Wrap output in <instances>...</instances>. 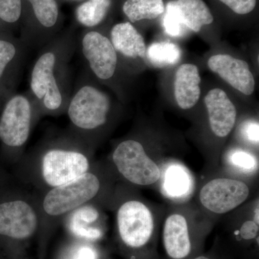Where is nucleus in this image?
Returning a JSON list of instances; mask_svg holds the SVG:
<instances>
[{"label": "nucleus", "instance_id": "obj_1", "mask_svg": "<svg viewBox=\"0 0 259 259\" xmlns=\"http://www.w3.org/2000/svg\"><path fill=\"white\" fill-rule=\"evenodd\" d=\"M76 44L74 32L68 30L42 47L32 67L28 90L40 110L56 112L66 109L72 93L70 61Z\"/></svg>", "mask_w": 259, "mask_h": 259}, {"label": "nucleus", "instance_id": "obj_2", "mask_svg": "<svg viewBox=\"0 0 259 259\" xmlns=\"http://www.w3.org/2000/svg\"><path fill=\"white\" fill-rule=\"evenodd\" d=\"M94 80L88 69L83 71L66 107L71 123L81 131H94L105 125L112 110L111 98Z\"/></svg>", "mask_w": 259, "mask_h": 259}, {"label": "nucleus", "instance_id": "obj_3", "mask_svg": "<svg viewBox=\"0 0 259 259\" xmlns=\"http://www.w3.org/2000/svg\"><path fill=\"white\" fill-rule=\"evenodd\" d=\"M38 109L29 91L7 99L0 117L2 142L12 148L23 146L30 136L34 112Z\"/></svg>", "mask_w": 259, "mask_h": 259}, {"label": "nucleus", "instance_id": "obj_4", "mask_svg": "<svg viewBox=\"0 0 259 259\" xmlns=\"http://www.w3.org/2000/svg\"><path fill=\"white\" fill-rule=\"evenodd\" d=\"M79 46L92 76L102 82L113 81L120 59L110 37L97 29H87L79 38Z\"/></svg>", "mask_w": 259, "mask_h": 259}, {"label": "nucleus", "instance_id": "obj_5", "mask_svg": "<svg viewBox=\"0 0 259 259\" xmlns=\"http://www.w3.org/2000/svg\"><path fill=\"white\" fill-rule=\"evenodd\" d=\"M28 5V15L21 39L26 47H42L57 35L60 11L56 0H22Z\"/></svg>", "mask_w": 259, "mask_h": 259}, {"label": "nucleus", "instance_id": "obj_6", "mask_svg": "<svg viewBox=\"0 0 259 259\" xmlns=\"http://www.w3.org/2000/svg\"><path fill=\"white\" fill-rule=\"evenodd\" d=\"M112 158L121 175L135 185H153L161 177L159 168L148 157L143 145L134 140L121 142Z\"/></svg>", "mask_w": 259, "mask_h": 259}, {"label": "nucleus", "instance_id": "obj_7", "mask_svg": "<svg viewBox=\"0 0 259 259\" xmlns=\"http://www.w3.org/2000/svg\"><path fill=\"white\" fill-rule=\"evenodd\" d=\"M100 187V181L96 176L83 174L68 183L54 187L44 199V208L50 215L65 214L95 197Z\"/></svg>", "mask_w": 259, "mask_h": 259}, {"label": "nucleus", "instance_id": "obj_8", "mask_svg": "<svg viewBox=\"0 0 259 259\" xmlns=\"http://www.w3.org/2000/svg\"><path fill=\"white\" fill-rule=\"evenodd\" d=\"M117 225L122 241L132 248L144 246L152 236V214L139 201H129L121 206L117 212Z\"/></svg>", "mask_w": 259, "mask_h": 259}, {"label": "nucleus", "instance_id": "obj_9", "mask_svg": "<svg viewBox=\"0 0 259 259\" xmlns=\"http://www.w3.org/2000/svg\"><path fill=\"white\" fill-rule=\"evenodd\" d=\"M89 167L88 158L83 153L53 149L42 158V176L48 185L56 187L87 173Z\"/></svg>", "mask_w": 259, "mask_h": 259}, {"label": "nucleus", "instance_id": "obj_10", "mask_svg": "<svg viewBox=\"0 0 259 259\" xmlns=\"http://www.w3.org/2000/svg\"><path fill=\"white\" fill-rule=\"evenodd\" d=\"M249 193L248 186L241 181L215 179L202 187L199 199L206 209L224 214L244 202Z\"/></svg>", "mask_w": 259, "mask_h": 259}, {"label": "nucleus", "instance_id": "obj_11", "mask_svg": "<svg viewBox=\"0 0 259 259\" xmlns=\"http://www.w3.org/2000/svg\"><path fill=\"white\" fill-rule=\"evenodd\" d=\"M26 46L8 32H0V100L14 95Z\"/></svg>", "mask_w": 259, "mask_h": 259}, {"label": "nucleus", "instance_id": "obj_12", "mask_svg": "<svg viewBox=\"0 0 259 259\" xmlns=\"http://www.w3.org/2000/svg\"><path fill=\"white\" fill-rule=\"evenodd\" d=\"M37 226L35 211L22 200L0 204V235L25 239L33 234Z\"/></svg>", "mask_w": 259, "mask_h": 259}, {"label": "nucleus", "instance_id": "obj_13", "mask_svg": "<svg viewBox=\"0 0 259 259\" xmlns=\"http://www.w3.org/2000/svg\"><path fill=\"white\" fill-rule=\"evenodd\" d=\"M209 69L240 93L249 96L255 90V79L246 61L229 54H216L207 61Z\"/></svg>", "mask_w": 259, "mask_h": 259}, {"label": "nucleus", "instance_id": "obj_14", "mask_svg": "<svg viewBox=\"0 0 259 259\" xmlns=\"http://www.w3.org/2000/svg\"><path fill=\"white\" fill-rule=\"evenodd\" d=\"M204 103L213 134L219 138L228 136L236 121L237 110L233 102L226 92L214 88L206 95Z\"/></svg>", "mask_w": 259, "mask_h": 259}, {"label": "nucleus", "instance_id": "obj_15", "mask_svg": "<svg viewBox=\"0 0 259 259\" xmlns=\"http://www.w3.org/2000/svg\"><path fill=\"white\" fill-rule=\"evenodd\" d=\"M109 37L119 57L126 60L145 59L146 46L144 37L130 22L113 25Z\"/></svg>", "mask_w": 259, "mask_h": 259}, {"label": "nucleus", "instance_id": "obj_16", "mask_svg": "<svg viewBox=\"0 0 259 259\" xmlns=\"http://www.w3.org/2000/svg\"><path fill=\"white\" fill-rule=\"evenodd\" d=\"M201 78L198 67L192 64L181 65L175 74V96L179 107L189 110L200 98Z\"/></svg>", "mask_w": 259, "mask_h": 259}, {"label": "nucleus", "instance_id": "obj_17", "mask_svg": "<svg viewBox=\"0 0 259 259\" xmlns=\"http://www.w3.org/2000/svg\"><path fill=\"white\" fill-rule=\"evenodd\" d=\"M163 242L171 258L182 259L189 255L191 243L188 226L184 216L174 214L167 218L163 228Z\"/></svg>", "mask_w": 259, "mask_h": 259}, {"label": "nucleus", "instance_id": "obj_18", "mask_svg": "<svg viewBox=\"0 0 259 259\" xmlns=\"http://www.w3.org/2000/svg\"><path fill=\"white\" fill-rule=\"evenodd\" d=\"M176 3L182 23L192 31L199 32L214 21L211 10L203 0H177Z\"/></svg>", "mask_w": 259, "mask_h": 259}, {"label": "nucleus", "instance_id": "obj_19", "mask_svg": "<svg viewBox=\"0 0 259 259\" xmlns=\"http://www.w3.org/2000/svg\"><path fill=\"white\" fill-rule=\"evenodd\" d=\"M112 0H87L76 8L75 18L87 29H96L110 13Z\"/></svg>", "mask_w": 259, "mask_h": 259}, {"label": "nucleus", "instance_id": "obj_20", "mask_svg": "<svg viewBox=\"0 0 259 259\" xmlns=\"http://www.w3.org/2000/svg\"><path fill=\"white\" fill-rule=\"evenodd\" d=\"M165 8L163 0H125L122 7L124 15L132 24L158 18L164 13Z\"/></svg>", "mask_w": 259, "mask_h": 259}, {"label": "nucleus", "instance_id": "obj_21", "mask_svg": "<svg viewBox=\"0 0 259 259\" xmlns=\"http://www.w3.org/2000/svg\"><path fill=\"white\" fill-rule=\"evenodd\" d=\"M155 67L165 68L177 64L182 58V50L177 44L168 41L153 42L146 48L145 59Z\"/></svg>", "mask_w": 259, "mask_h": 259}, {"label": "nucleus", "instance_id": "obj_22", "mask_svg": "<svg viewBox=\"0 0 259 259\" xmlns=\"http://www.w3.org/2000/svg\"><path fill=\"white\" fill-rule=\"evenodd\" d=\"M163 26L166 34L171 37H181L184 33L186 27L180 18L176 1L168 3L165 8Z\"/></svg>", "mask_w": 259, "mask_h": 259}, {"label": "nucleus", "instance_id": "obj_23", "mask_svg": "<svg viewBox=\"0 0 259 259\" xmlns=\"http://www.w3.org/2000/svg\"><path fill=\"white\" fill-rule=\"evenodd\" d=\"M23 15L22 0H0V22L13 25Z\"/></svg>", "mask_w": 259, "mask_h": 259}, {"label": "nucleus", "instance_id": "obj_24", "mask_svg": "<svg viewBox=\"0 0 259 259\" xmlns=\"http://www.w3.org/2000/svg\"><path fill=\"white\" fill-rule=\"evenodd\" d=\"M187 175L180 168H173L166 175V189L172 195H181L187 189Z\"/></svg>", "mask_w": 259, "mask_h": 259}, {"label": "nucleus", "instance_id": "obj_25", "mask_svg": "<svg viewBox=\"0 0 259 259\" xmlns=\"http://www.w3.org/2000/svg\"><path fill=\"white\" fill-rule=\"evenodd\" d=\"M236 15H246L255 10L257 0H218Z\"/></svg>", "mask_w": 259, "mask_h": 259}, {"label": "nucleus", "instance_id": "obj_26", "mask_svg": "<svg viewBox=\"0 0 259 259\" xmlns=\"http://www.w3.org/2000/svg\"><path fill=\"white\" fill-rule=\"evenodd\" d=\"M232 163L235 166L241 168L242 169L251 170L255 169L256 167L255 158L249 153L243 151H235L231 157Z\"/></svg>", "mask_w": 259, "mask_h": 259}, {"label": "nucleus", "instance_id": "obj_27", "mask_svg": "<svg viewBox=\"0 0 259 259\" xmlns=\"http://www.w3.org/2000/svg\"><path fill=\"white\" fill-rule=\"evenodd\" d=\"M70 229L76 236L88 238V239H98L101 237V231L93 228H86L81 225L70 223Z\"/></svg>", "mask_w": 259, "mask_h": 259}, {"label": "nucleus", "instance_id": "obj_28", "mask_svg": "<svg viewBox=\"0 0 259 259\" xmlns=\"http://www.w3.org/2000/svg\"><path fill=\"white\" fill-rule=\"evenodd\" d=\"M73 215L83 222L91 223L97 221L99 214L93 207H84L75 212Z\"/></svg>", "mask_w": 259, "mask_h": 259}, {"label": "nucleus", "instance_id": "obj_29", "mask_svg": "<svg viewBox=\"0 0 259 259\" xmlns=\"http://www.w3.org/2000/svg\"><path fill=\"white\" fill-rule=\"evenodd\" d=\"M258 233V225L253 221H246L243 223L240 231V234L245 240L253 239Z\"/></svg>", "mask_w": 259, "mask_h": 259}, {"label": "nucleus", "instance_id": "obj_30", "mask_svg": "<svg viewBox=\"0 0 259 259\" xmlns=\"http://www.w3.org/2000/svg\"><path fill=\"white\" fill-rule=\"evenodd\" d=\"M258 123L248 122L243 127L245 138L254 144H258Z\"/></svg>", "mask_w": 259, "mask_h": 259}, {"label": "nucleus", "instance_id": "obj_31", "mask_svg": "<svg viewBox=\"0 0 259 259\" xmlns=\"http://www.w3.org/2000/svg\"><path fill=\"white\" fill-rule=\"evenodd\" d=\"M74 259H96V254L91 248L83 247L77 252Z\"/></svg>", "mask_w": 259, "mask_h": 259}, {"label": "nucleus", "instance_id": "obj_32", "mask_svg": "<svg viewBox=\"0 0 259 259\" xmlns=\"http://www.w3.org/2000/svg\"><path fill=\"white\" fill-rule=\"evenodd\" d=\"M258 208L257 209L255 214V223L258 225Z\"/></svg>", "mask_w": 259, "mask_h": 259}, {"label": "nucleus", "instance_id": "obj_33", "mask_svg": "<svg viewBox=\"0 0 259 259\" xmlns=\"http://www.w3.org/2000/svg\"><path fill=\"white\" fill-rule=\"evenodd\" d=\"M194 259H209V258H207V257L199 256V257H197V258H194Z\"/></svg>", "mask_w": 259, "mask_h": 259}]
</instances>
